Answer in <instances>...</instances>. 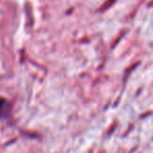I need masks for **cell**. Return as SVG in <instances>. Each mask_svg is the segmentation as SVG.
Segmentation results:
<instances>
[{
  "instance_id": "6da1fadb",
  "label": "cell",
  "mask_w": 153,
  "mask_h": 153,
  "mask_svg": "<svg viewBox=\"0 0 153 153\" xmlns=\"http://www.w3.org/2000/svg\"><path fill=\"white\" fill-rule=\"evenodd\" d=\"M12 105L7 99L0 97V120L7 119L11 115Z\"/></svg>"
}]
</instances>
